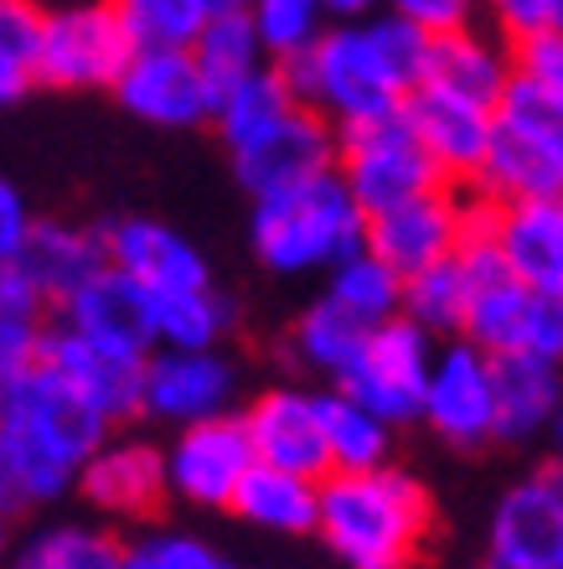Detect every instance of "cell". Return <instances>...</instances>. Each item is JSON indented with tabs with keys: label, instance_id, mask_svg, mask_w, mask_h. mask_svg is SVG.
I'll use <instances>...</instances> for the list:
<instances>
[{
	"label": "cell",
	"instance_id": "40",
	"mask_svg": "<svg viewBox=\"0 0 563 569\" xmlns=\"http://www.w3.org/2000/svg\"><path fill=\"white\" fill-rule=\"evenodd\" d=\"M372 42H378V52L388 58V68L399 73V83L409 93L424 83V73H430V52H434V37L424 27H414V21H403V16L393 11H378L368 21Z\"/></svg>",
	"mask_w": 563,
	"mask_h": 569
},
{
	"label": "cell",
	"instance_id": "15",
	"mask_svg": "<svg viewBox=\"0 0 563 569\" xmlns=\"http://www.w3.org/2000/svg\"><path fill=\"white\" fill-rule=\"evenodd\" d=\"M114 93L134 120L161 124V130H192V124H212L218 114V99H212L197 58L177 47H134Z\"/></svg>",
	"mask_w": 563,
	"mask_h": 569
},
{
	"label": "cell",
	"instance_id": "34",
	"mask_svg": "<svg viewBox=\"0 0 563 569\" xmlns=\"http://www.w3.org/2000/svg\"><path fill=\"white\" fill-rule=\"evenodd\" d=\"M403 284L409 280H403L388 259L362 249V254H352L346 264L331 270L326 296L336 300V306H346L362 327H388L393 316H403Z\"/></svg>",
	"mask_w": 563,
	"mask_h": 569
},
{
	"label": "cell",
	"instance_id": "38",
	"mask_svg": "<svg viewBox=\"0 0 563 569\" xmlns=\"http://www.w3.org/2000/svg\"><path fill=\"white\" fill-rule=\"evenodd\" d=\"M233 331V300L218 290H187V296L161 300V347L177 352H212Z\"/></svg>",
	"mask_w": 563,
	"mask_h": 569
},
{
	"label": "cell",
	"instance_id": "43",
	"mask_svg": "<svg viewBox=\"0 0 563 569\" xmlns=\"http://www.w3.org/2000/svg\"><path fill=\"white\" fill-rule=\"evenodd\" d=\"M388 11L424 27L430 37H445V31H465L481 27V0H388Z\"/></svg>",
	"mask_w": 563,
	"mask_h": 569
},
{
	"label": "cell",
	"instance_id": "10",
	"mask_svg": "<svg viewBox=\"0 0 563 569\" xmlns=\"http://www.w3.org/2000/svg\"><path fill=\"white\" fill-rule=\"evenodd\" d=\"M253 466H259V456H253L243 415H223V420L171 430V446H165L171 497L202 512L233 508L238 487H243V477H249Z\"/></svg>",
	"mask_w": 563,
	"mask_h": 569
},
{
	"label": "cell",
	"instance_id": "5",
	"mask_svg": "<svg viewBox=\"0 0 563 569\" xmlns=\"http://www.w3.org/2000/svg\"><path fill=\"white\" fill-rule=\"evenodd\" d=\"M460 274L471 284V311H465V337L486 347L491 358L512 352H537V358L563 362V300L522 284L506 264L502 243L491 233H471L455 254Z\"/></svg>",
	"mask_w": 563,
	"mask_h": 569
},
{
	"label": "cell",
	"instance_id": "9",
	"mask_svg": "<svg viewBox=\"0 0 563 569\" xmlns=\"http://www.w3.org/2000/svg\"><path fill=\"white\" fill-rule=\"evenodd\" d=\"M434 358H440V347H434L430 331L414 327L409 316H393L388 327H372L362 358L341 373L336 389H346L356 405H368L388 425L424 420V393H430Z\"/></svg>",
	"mask_w": 563,
	"mask_h": 569
},
{
	"label": "cell",
	"instance_id": "27",
	"mask_svg": "<svg viewBox=\"0 0 563 569\" xmlns=\"http://www.w3.org/2000/svg\"><path fill=\"white\" fill-rule=\"evenodd\" d=\"M563 405V362L537 352L496 358V440H533L553 430Z\"/></svg>",
	"mask_w": 563,
	"mask_h": 569
},
{
	"label": "cell",
	"instance_id": "48",
	"mask_svg": "<svg viewBox=\"0 0 563 569\" xmlns=\"http://www.w3.org/2000/svg\"><path fill=\"white\" fill-rule=\"evenodd\" d=\"M481 569H506V565H496V559H486V565H481Z\"/></svg>",
	"mask_w": 563,
	"mask_h": 569
},
{
	"label": "cell",
	"instance_id": "30",
	"mask_svg": "<svg viewBox=\"0 0 563 569\" xmlns=\"http://www.w3.org/2000/svg\"><path fill=\"white\" fill-rule=\"evenodd\" d=\"M11 569H124V543L104 523H42L16 543Z\"/></svg>",
	"mask_w": 563,
	"mask_h": 569
},
{
	"label": "cell",
	"instance_id": "6",
	"mask_svg": "<svg viewBox=\"0 0 563 569\" xmlns=\"http://www.w3.org/2000/svg\"><path fill=\"white\" fill-rule=\"evenodd\" d=\"M475 187L491 202H527L563 192V104L533 83H512L496 104V136Z\"/></svg>",
	"mask_w": 563,
	"mask_h": 569
},
{
	"label": "cell",
	"instance_id": "46",
	"mask_svg": "<svg viewBox=\"0 0 563 569\" xmlns=\"http://www.w3.org/2000/svg\"><path fill=\"white\" fill-rule=\"evenodd\" d=\"M553 440H559V450H563V405H559V420H553Z\"/></svg>",
	"mask_w": 563,
	"mask_h": 569
},
{
	"label": "cell",
	"instance_id": "11",
	"mask_svg": "<svg viewBox=\"0 0 563 569\" xmlns=\"http://www.w3.org/2000/svg\"><path fill=\"white\" fill-rule=\"evenodd\" d=\"M424 425L455 450L496 440V358L486 347H475L471 337L440 347L424 393Z\"/></svg>",
	"mask_w": 563,
	"mask_h": 569
},
{
	"label": "cell",
	"instance_id": "16",
	"mask_svg": "<svg viewBox=\"0 0 563 569\" xmlns=\"http://www.w3.org/2000/svg\"><path fill=\"white\" fill-rule=\"evenodd\" d=\"M486 559L506 569H563V492L553 471H533L496 497Z\"/></svg>",
	"mask_w": 563,
	"mask_h": 569
},
{
	"label": "cell",
	"instance_id": "25",
	"mask_svg": "<svg viewBox=\"0 0 563 569\" xmlns=\"http://www.w3.org/2000/svg\"><path fill=\"white\" fill-rule=\"evenodd\" d=\"M424 83H434V89H445V93H460V99H471V104L496 109L506 99V89L517 83L512 42H506V37H491V31H481V27L445 31V37H434Z\"/></svg>",
	"mask_w": 563,
	"mask_h": 569
},
{
	"label": "cell",
	"instance_id": "37",
	"mask_svg": "<svg viewBox=\"0 0 563 569\" xmlns=\"http://www.w3.org/2000/svg\"><path fill=\"white\" fill-rule=\"evenodd\" d=\"M259 31V42L274 62H290L300 52H311L331 27V6L326 0H249L243 6Z\"/></svg>",
	"mask_w": 563,
	"mask_h": 569
},
{
	"label": "cell",
	"instance_id": "22",
	"mask_svg": "<svg viewBox=\"0 0 563 569\" xmlns=\"http://www.w3.org/2000/svg\"><path fill=\"white\" fill-rule=\"evenodd\" d=\"M42 362H52L109 425H124L145 415V362L140 358L104 352V347L83 342L78 331H68L62 321H52V331H47V342H42Z\"/></svg>",
	"mask_w": 563,
	"mask_h": 569
},
{
	"label": "cell",
	"instance_id": "20",
	"mask_svg": "<svg viewBox=\"0 0 563 569\" xmlns=\"http://www.w3.org/2000/svg\"><path fill=\"white\" fill-rule=\"evenodd\" d=\"M104 249H109V264L124 270L130 280H140L155 300L208 290L212 284L202 249L187 233H177L171 223H155V218H114V223H104Z\"/></svg>",
	"mask_w": 563,
	"mask_h": 569
},
{
	"label": "cell",
	"instance_id": "26",
	"mask_svg": "<svg viewBox=\"0 0 563 569\" xmlns=\"http://www.w3.org/2000/svg\"><path fill=\"white\" fill-rule=\"evenodd\" d=\"M228 512L243 518L249 528H259V533H274V539H315V528H321V481L259 461L243 477Z\"/></svg>",
	"mask_w": 563,
	"mask_h": 569
},
{
	"label": "cell",
	"instance_id": "14",
	"mask_svg": "<svg viewBox=\"0 0 563 569\" xmlns=\"http://www.w3.org/2000/svg\"><path fill=\"white\" fill-rule=\"evenodd\" d=\"M233 399H238V368L223 347H212V352L155 347L145 358V420L187 430V425L233 415Z\"/></svg>",
	"mask_w": 563,
	"mask_h": 569
},
{
	"label": "cell",
	"instance_id": "24",
	"mask_svg": "<svg viewBox=\"0 0 563 569\" xmlns=\"http://www.w3.org/2000/svg\"><path fill=\"white\" fill-rule=\"evenodd\" d=\"M491 239L502 243L506 264L522 284L563 300V192L527 197V202H496Z\"/></svg>",
	"mask_w": 563,
	"mask_h": 569
},
{
	"label": "cell",
	"instance_id": "18",
	"mask_svg": "<svg viewBox=\"0 0 563 569\" xmlns=\"http://www.w3.org/2000/svg\"><path fill=\"white\" fill-rule=\"evenodd\" d=\"M78 497H83L99 518H114V523H145V518H155L161 502L171 497L165 446H150L140 435L109 440V446L93 450L89 466H83Z\"/></svg>",
	"mask_w": 563,
	"mask_h": 569
},
{
	"label": "cell",
	"instance_id": "47",
	"mask_svg": "<svg viewBox=\"0 0 563 569\" xmlns=\"http://www.w3.org/2000/svg\"><path fill=\"white\" fill-rule=\"evenodd\" d=\"M549 471H553V481H559V492H563V461H559V466H549Z\"/></svg>",
	"mask_w": 563,
	"mask_h": 569
},
{
	"label": "cell",
	"instance_id": "31",
	"mask_svg": "<svg viewBox=\"0 0 563 569\" xmlns=\"http://www.w3.org/2000/svg\"><path fill=\"white\" fill-rule=\"evenodd\" d=\"M290 109H295V93H290V83H284V68L280 62H269V68H259L253 78H243L238 89H228L223 99H218L212 130L223 136L228 156H233L238 146H249V140H259L264 130H274Z\"/></svg>",
	"mask_w": 563,
	"mask_h": 569
},
{
	"label": "cell",
	"instance_id": "3",
	"mask_svg": "<svg viewBox=\"0 0 563 569\" xmlns=\"http://www.w3.org/2000/svg\"><path fill=\"white\" fill-rule=\"evenodd\" d=\"M249 239L259 264L274 274H331L336 264L368 249V212H362L341 171H321V177L300 181L290 192L259 197Z\"/></svg>",
	"mask_w": 563,
	"mask_h": 569
},
{
	"label": "cell",
	"instance_id": "4",
	"mask_svg": "<svg viewBox=\"0 0 563 569\" xmlns=\"http://www.w3.org/2000/svg\"><path fill=\"white\" fill-rule=\"evenodd\" d=\"M280 68L295 104L326 114L336 130L393 120V114H403V99H409L399 73L388 68V58L372 42L368 21H331L311 52H300Z\"/></svg>",
	"mask_w": 563,
	"mask_h": 569
},
{
	"label": "cell",
	"instance_id": "21",
	"mask_svg": "<svg viewBox=\"0 0 563 569\" xmlns=\"http://www.w3.org/2000/svg\"><path fill=\"white\" fill-rule=\"evenodd\" d=\"M403 120L424 140V150H430L434 166L445 171V181L475 187L481 166H486L491 136H496V109L471 104V99L434 89V83H419V89L403 99Z\"/></svg>",
	"mask_w": 563,
	"mask_h": 569
},
{
	"label": "cell",
	"instance_id": "32",
	"mask_svg": "<svg viewBox=\"0 0 563 569\" xmlns=\"http://www.w3.org/2000/svg\"><path fill=\"white\" fill-rule=\"evenodd\" d=\"M197 68H202V78H208L212 99H223L228 89H238L243 78H253L259 68H269V52L264 42H259V31H253L249 11H218L208 21V31L197 37L192 47Z\"/></svg>",
	"mask_w": 563,
	"mask_h": 569
},
{
	"label": "cell",
	"instance_id": "7",
	"mask_svg": "<svg viewBox=\"0 0 563 569\" xmlns=\"http://www.w3.org/2000/svg\"><path fill=\"white\" fill-rule=\"evenodd\" d=\"M336 171L346 177V187H352V197L362 202L368 218L399 208V202H414V197H424V192L450 187L445 171L434 166V156L424 150V140L409 130L403 114L362 124V130H341Z\"/></svg>",
	"mask_w": 563,
	"mask_h": 569
},
{
	"label": "cell",
	"instance_id": "12",
	"mask_svg": "<svg viewBox=\"0 0 563 569\" xmlns=\"http://www.w3.org/2000/svg\"><path fill=\"white\" fill-rule=\"evenodd\" d=\"M336 161H341V130L326 114L295 104L274 130H264L259 140L233 150V177L259 202V197L290 192V187L321 177V171H336Z\"/></svg>",
	"mask_w": 563,
	"mask_h": 569
},
{
	"label": "cell",
	"instance_id": "36",
	"mask_svg": "<svg viewBox=\"0 0 563 569\" xmlns=\"http://www.w3.org/2000/svg\"><path fill=\"white\" fill-rule=\"evenodd\" d=\"M114 6L134 47H177V52H192L218 16V0H114Z\"/></svg>",
	"mask_w": 563,
	"mask_h": 569
},
{
	"label": "cell",
	"instance_id": "23",
	"mask_svg": "<svg viewBox=\"0 0 563 569\" xmlns=\"http://www.w3.org/2000/svg\"><path fill=\"white\" fill-rule=\"evenodd\" d=\"M6 270H16L37 296L58 311L68 296H78L93 274L109 270L104 228H78V223H47L31 228V239L16 249V259H6Z\"/></svg>",
	"mask_w": 563,
	"mask_h": 569
},
{
	"label": "cell",
	"instance_id": "33",
	"mask_svg": "<svg viewBox=\"0 0 563 569\" xmlns=\"http://www.w3.org/2000/svg\"><path fill=\"white\" fill-rule=\"evenodd\" d=\"M47 6L42 0H0V99L16 104L42 83Z\"/></svg>",
	"mask_w": 563,
	"mask_h": 569
},
{
	"label": "cell",
	"instance_id": "8",
	"mask_svg": "<svg viewBox=\"0 0 563 569\" xmlns=\"http://www.w3.org/2000/svg\"><path fill=\"white\" fill-rule=\"evenodd\" d=\"M134 58V37L114 0L47 6L42 83L47 89H114Z\"/></svg>",
	"mask_w": 563,
	"mask_h": 569
},
{
	"label": "cell",
	"instance_id": "19",
	"mask_svg": "<svg viewBox=\"0 0 563 569\" xmlns=\"http://www.w3.org/2000/svg\"><path fill=\"white\" fill-rule=\"evenodd\" d=\"M460 243H465V197H455L450 187L368 218V249L388 259L403 280L455 259Z\"/></svg>",
	"mask_w": 563,
	"mask_h": 569
},
{
	"label": "cell",
	"instance_id": "35",
	"mask_svg": "<svg viewBox=\"0 0 563 569\" xmlns=\"http://www.w3.org/2000/svg\"><path fill=\"white\" fill-rule=\"evenodd\" d=\"M465 311H471V284H465L455 259L409 274V284H403V316L430 337H465Z\"/></svg>",
	"mask_w": 563,
	"mask_h": 569
},
{
	"label": "cell",
	"instance_id": "17",
	"mask_svg": "<svg viewBox=\"0 0 563 569\" xmlns=\"http://www.w3.org/2000/svg\"><path fill=\"white\" fill-rule=\"evenodd\" d=\"M243 425H249L253 456L264 466L300 471L311 481H326L336 471L326 446V425H321V393H305L295 383H274L259 399H249Z\"/></svg>",
	"mask_w": 563,
	"mask_h": 569
},
{
	"label": "cell",
	"instance_id": "42",
	"mask_svg": "<svg viewBox=\"0 0 563 569\" xmlns=\"http://www.w3.org/2000/svg\"><path fill=\"white\" fill-rule=\"evenodd\" d=\"M481 16L496 27V37L522 42L533 31L563 27V0H481Z\"/></svg>",
	"mask_w": 563,
	"mask_h": 569
},
{
	"label": "cell",
	"instance_id": "29",
	"mask_svg": "<svg viewBox=\"0 0 563 569\" xmlns=\"http://www.w3.org/2000/svg\"><path fill=\"white\" fill-rule=\"evenodd\" d=\"M321 425H326V446H331V466L336 471H378L393 466V430L383 415H372L368 405H356L346 389L331 383L321 393Z\"/></svg>",
	"mask_w": 563,
	"mask_h": 569
},
{
	"label": "cell",
	"instance_id": "28",
	"mask_svg": "<svg viewBox=\"0 0 563 569\" xmlns=\"http://www.w3.org/2000/svg\"><path fill=\"white\" fill-rule=\"evenodd\" d=\"M372 327H362L346 306H336L331 296H321L315 306L295 316V327H290V358L305 368V373H321L331 383H341V373L362 358V347H368Z\"/></svg>",
	"mask_w": 563,
	"mask_h": 569
},
{
	"label": "cell",
	"instance_id": "44",
	"mask_svg": "<svg viewBox=\"0 0 563 569\" xmlns=\"http://www.w3.org/2000/svg\"><path fill=\"white\" fill-rule=\"evenodd\" d=\"M31 228H37V218L27 212V197L6 181L0 187V259H16V249L31 239Z\"/></svg>",
	"mask_w": 563,
	"mask_h": 569
},
{
	"label": "cell",
	"instance_id": "13",
	"mask_svg": "<svg viewBox=\"0 0 563 569\" xmlns=\"http://www.w3.org/2000/svg\"><path fill=\"white\" fill-rule=\"evenodd\" d=\"M58 321L68 331H78L83 342L119 352V358L145 362L161 347V300L124 270H114V264L104 274H93L78 296L62 300Z\"/></svg>",
	"mask_w": 563,
	"mask_h": 569
},
{
	"label": "cell",
	"instance_id": "41",
	"mask_svg": "<svg viewBox=\"0 0 563 569\" xmlns=\"http://www.w3.org/2000/svg\"><path fill=\"white\" fill-rule=\"evenodd\" d=\"M512 62H517V78L533 83L537 93H549L563 104V27H549V31H533L512 42Z\"/></svg>",
	"mask_w": 563,
	"mask_h": 569
},
{
	"label": "cell",
	"instance_id": "45",
	"mask_svg": "<svg viewBox=\"0 0 563 569\" xmlns=\"http://www.w3.org/2000/svg\"><path fill=\"white\" fill-rule=\"evenodd\" d=\"M331 21H372L378 11H388V0H326Z\"/></svg>",
	"mask_w": 563,
	"mask_h": 569
},
{
	"label": "cell",
	"instance_id": "2",
	"mask_svg": "<svg viewBox=\"0 0 563 569\" xmlns=\"http://www.w3.org/2000/svg\"><path fill=\"white\" fill-rule=\"evenodd\" d=\"M315 539L341 569H414L434 539V497L403 466L331 471Z\"/></svg>",
	"mask_w": 563,
	"mask_h": 569
},
{
	"label": "cell",
	"instance_id": "39",
	"mask_svg": "<svg viewBox=\"0 0 563 569\" xmlns=\"http://www.w3.org/2000/svg\"><path fill=\"white\" fill-rule=\"evenodd\" d=\"M124 569H233L218 543L181 533V528H145L124 543Z\"/></svg>",
	"mask_w": 563,
	"mask_h": 569
},
{
	"label": "cell",
	"instance_id": "1",
	"mask_svg": "<svg viewBox=\"0 0 563 569\" xmlns=\"http://www.w3.org/2000/svg\"><path fill=\"white\" fill-rule=\"evenodd\" d=\"M114 425L52 368L31 362L0 373V492L11 512H37L78 492L93 450Z\"/></svg>",
	"mask_w": 563,
	"mask_h": 569
}]
</instances>
